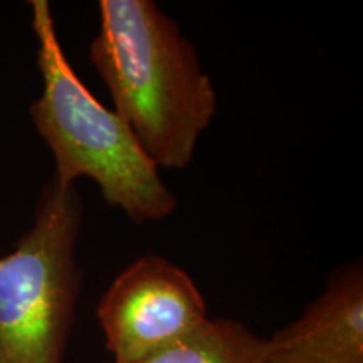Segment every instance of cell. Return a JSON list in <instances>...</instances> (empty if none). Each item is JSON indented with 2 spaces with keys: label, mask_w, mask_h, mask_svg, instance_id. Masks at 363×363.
Wrapping results in <instances>:
<instances>
[{
  "label": "cell",
  "mask_w": 363,
  "mask_h": 363,
  "mask_svg": "<svg viewBox=\"0 0 363 363\" xmlns=\"http://www.w3.org/2000/svg\"><path fill=\"white\" fill-rule=\"evenodd\" d=\"M29 6L43 76V93L29 113L54 157V180L72 187L88 177L104 201L136 224L167 219L175 212L177 197L160 169L123 118L104 106L72 69L48 0H33Z\"/></svg>",
  "instance_id": "cell-2"
},
{
  "label": "cell",
  "mask_w": 363,
  "mask_h": 363,
  "mask_svg": "<svg viewBox=\"0 0 363 363\" xmlns=\"http://www.w3.org/2000/svg\"><path fill=\"white\" fill-rule=\"evenodd\" d=\"M266 363H363L360 261L338 267L305 313L267 338Z\"/></svg>",
  "instance_id": "cell-5"
},
{
  "label": "cell",
  "mask_w": 363,
  "mask_h": 363,
  "mask_svg": "<svg viewBox=\"0 0 363 363\" xmlns=\"http://www.w3.org/2000/svg\"><path fill=\"white\" fill-rule=\"evenodd\" d=\"M267 338L230 318H207L194 331L135 363H266Z\"/></svg>",
  "instance_id": "cell-6"
},
{
  "label": "cell",
  "mask_w": 363,
  "mask_h": 363,
  "mask_svg": "<svg viewBox=\"0 0 363 363\" xmlns=\"http://www.w3.org/2000/svg\"><path fill=\"white\" fill-rule=\"evenodd\" d=\"M76 185H45L34 224L0 257V363H62L81 288Z\"/></svg>",
  "instance_id": "cell-3"
},
{
  "label": "cell",
  "mask_w": 363,
  "mask_h": 363,
  "mask_svg": "<svg viewBox=\"0 0 363 363\" xmlns=\"http://www.w3.org/2000/svg\"><path fill=\"white\" fill-rule=\"evenodd\" d=\"M89 62L158 169H187L217 94L177 22L152 0H101Z\"/></svg>",
  "instance_id": "cell-1"
},
{
  "label": "cell",
  "mask_w": 363,
  "mask_h": 363,
  "mask_svg": "<svg viewBox=\"0 0 363 363\" xmlns=\"http://www.w3.org/2000/svg\"><path fill=\"white\" fill-rule=\"evenodd\" d=\"M96 316L113 363H135L199 328L207 305L187 271L155 254L126 266L103 294Z\"/></svg>",
  "instance_id": "cell-4"
}]
</instances>
